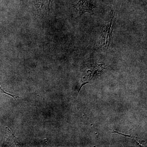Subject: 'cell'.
<instances>
[{"label": "cell", "mask_w": 147, "mask_h": 147, "mask_svg": "<svg viewBox=\"0 0 147 147\" xmlns=\"http://www.w3.org/2000/svg\"><path fill=\"white\" fill-rule=\"evenodd\" d=\"M7 128L8 129L9 131L7 135L5 136L4 142H6L7 144L10 145V146H21V143L19 139L15 137L14 134L11 132L8 127H7Z\"/></svg>", "instance_id": "cell-2"}, {"label": "cell", "mask_w": 147, "mask_h": 147, "mask_svg": "<svg viewBox=\"0 0 147 147\" xmlns=\"http://www.w3.org/2000/svg\"><path fill=\"white\" fill-rule=\"evenodd\" d=\"M51 0H37L38 8H44L50 11V5Z\"/></svg>", "instance_id": "cell-3"}, {"label": "cell", "mask_w": 147, "mask_h": 147, "mask_svg": "<svg viewBox=\"0 0 147 147\" xmlns=\"http://www.w3.org/2000/svg\"><path fill=\"white\" fill-rule=\"evenodd\" d=\"M74 8L82 15L86 12H92V9L95 8L90 0H80L76 5H73Z\"/></svg>", "instance_id": "cell-1"}]
</instances>
